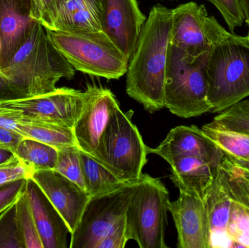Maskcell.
Here are the masks:
<instances>
[{"mask_svg":"<svg viewBox=\"0 0 249 248\" xmlns=\"http://www.w3.org/2000/svg\"><path fill=\"white\" fill-rule=\"evenodd\" d=\"M31 179L65 220L71 234L90 199L89 194L55 170H35Z\"/></svg>","mask_w":249,"mask_h":248,"instance_id":"cell-13","label":"cell"},{"mask_svg":"<svg viewBox=\"0 0 249 248\" xmlns=\"http://www.w3.org/2000/svg\"><path fill=\"white\" fill-rule=\"evenodd\" d=\"M211 112L218 113L249 96V39L231 32L206 64Z\"/></svg>","mask_w":249,"mask_h":248,"instance_id":"cell-3","label":"cell"},{"mask_svg":"<svg viewBox=\"0 0 249 248\" xmlns=\"http://www.w3.org/2000/svg\"><path fill=\"white\" fill-rule=\"evenodd\" d=\"M15 154L34 172L39 170H54L58 160L57 149L31 138H23L19 143Z\"/></svg>","mask_w":249,"mask_h":248,"instance_id":"cell-23","label":"cell"},{"mask_svg":"<svg viewBox=\"0 0 249 248\" xmlns=\"http://www.w3.org/2000/svg\"><path fill=\"white\" fill-rule=\"evenodd\" d=\"M80 157L86 192L90 197L111 192L126 183L121 182L105 166L81 150Z\"/></svg>","mask_w":249,"mask_h":248,"instance_id":"cell-22","label":"cell"},{"mask_svg":"<svg viewBox=\"0 0 249 248\" xmlns=\"http://www.w3.org/2000/svg\"><path fill=\"white\" fill-rule=\"evenodd\" d=\"M16 157V154L10 150L0 148V165L10 161Z\"/></svg>","mask_w":249,"mask_h":248,"instance_id":"cell-38","label":"cell"},{"mask_svg":"<svg viewBox=\"0 0 249 248\" xmlns=\"http://www.w3.org/2000/svg\"><path fill=\"white\" fill-rule=\"evenodd\" d=\"M34 171L17 157L4 164L0 165V186L32 178Z\"/></svg>","mask_w":249,"mask_h":248,"instance_id":"cell-32","label":"cell"},{"mask_svg":"<svg viewBox=\"0 0 249 248\" xmlns=\"http://www.w3.org/2000/svg\"><path fill=\"white\" fill-rule=\"evenodd\" d=\"M230 33L203 4L190 1L172 9L171 44L190 56H209Z\"/></svg>","mask_w":249,"mask_h":248,"instance_id":"cell-9","label":"cell"},{"mask_svg":"<svg viewBox=\"0 0 249 248\" xmlns=\"http://www.w3.org/2000/svg\"><path fill=\"white\" fill-rule=\"evenodd\" d=\"M137 0H99V21L106 33L130 60L146 21Z\"/></svg>","mask_w":249,"mask_h":248,"instance_id":"cell-12","label":"cell"},{"mask_svg":"<svg viewBox=\"0 0 249 248\" xmlns=\"http://www.w3.org/2000/svg\"><path fill=\"white\" fill-rule=\"evenodd\" d=\"M26 190L43 248H70V228L61 214L31 179L27 180Z\"/></svg>","mask_w":249,"mask_h":248,"instance_id":"cell-19","label":"cell"},{"mask_svg":"<svg viewBox=\"0 0 249 248\" xmlns=\"http://www.w3.org/2000/svg\"><path fill=\"white\" fill-rule=\"evenodd\" d=\"M219 10L231 32L245 21L241 0H208Z\"/></svg>","mask_w":249,"mask_h":248,"instance_id":"cell-31","label":"cell"},{"mask_svg":"<svg viewBox=\"0 0 249 248\" xmlns=\"http://www.w3.org/2000/svg\"><path fill=\"white\" fill-rule=\"evenodd\" d=\"M172 10L157 4L142 28L129 60L126 93L150 113L164 107V87L171 45Z\"/></svg>","mask_w":249,"mask_h":248,"instance_id":"cell-2","label":"cell"},{"mask_svg":"<svg viewBox=\"0 0 249 248\" xmlns=\"http://www.w3.org/2000/svg\"><path fill=\"white\" fill-rule=\"evenodd\" d=\"M210 124L221 129L249 135V100H241L222 111Z\"/></svg>","mask_w":249,"mask_h":248,"instance_id":"cell-26","label":"cell"},{"mask_svg":"<svg viewBox=\"0 0 249 248\" xmlns=\"http://www.w3.org/2000/svg\"><path fill=\"white\" fill-rule=\"evenodd\" d=\"M136 183L90 197L77 227L71 234L70 248H97L101 240L125 217Z\"/></svg>","mask_w":249,"mask_h":248,"instance_id":"cell-8","label":"cell"},{"mask_svg":"<svg viewBox=\"0 0 249 248\" xmlns=\"http://www.w3.org/2000/svg\"><path fill=\"white\" fill-rule=\"evenodd\" d=\"M31 0H0V68L26 42L38 20L31 16Z\"/></svg>","mask_w":249,"mask_h":248,"instance_id":"cell-17","label":"cell"},{"mask_svg":"<svg viewBox=\"0 0 249 248\" xmlns=\"http://www.w3.org/2000/svg\"><path fill=\"white\" fill-rule=\"evenodd\" d=\"M133 111L118 106L92 156L124 183H136L147 163L148 147L132 122Z\"/></svg>","mask_w":249,"mask_h":248,"instance_id":"cell-6","label":"cell"},{"mask_svg":"<svg viewBox=\"0 0 249 248\" xmlns=\"http://www.w3.org/2000/svg\"><path fill=\"white\" fill-rule=\"evenodd\" d=\"M16 204L18 222L25 248H43L26 189Z\"/></svg>","mask_w":249,"mask_h":248,"instance_id":"cell-25","label":"cell"},{"mask_svg":"<svg viewBox=\"0 0 249 248\" xmlns=\"http://www.w3.org/2000/svg\"><path fill=\"white\" fill-rule=\"evenodd\" d=\"M128 239L126 235L125 217L98 245L97 248H124Z\"/></svg>","mask_w":249,"mask_h":248,"instance_id":"cell-34","label":"cell"},{"mask_svg":"<svg viewBox=\"0 0 249 248\" xmlns=\"http://www.w3.org/2000/svg\"><path fill=\"white\" fill-rule=\"evenodd\" d=\"M0 126L13 130L23 138H31L57 149L77 146L73 128L18 115H0Z\"/></svg>","mask_w":249,"mask_h":248,"instance_id":"cell-21","label":"cell"},{"mask_svg":"<svg viewBox=\"0 0 249 248\" xmlns=\"http://www.w3.org/2000/svg\"><path fill=\"white\" fill-rule=\"evenodd\" d=\"M27 179H20L0 186V214L17 202L26 187Z\"/></svg>","mask_w":249,"mask_h":248,"instance_id":"cell-33","label":"cell"},{"mask_svg":"<svg viewBox=\"0 0 249 248\" xmlns=\"http://www.w3.org/2000/svg\"><path fill=\"white\" fill-rule=\"evenodd\" d=\"M85 101V92L60 87L46 94L0 100V115H18L73 128Z\"/></svg>","mask_w":249,"mask_h":248,"instance_id":"cell-10","label":"cell"},{"mask_svg":"<svg viewBox=\"0 0 249 248\" xmlns=\"http://www.w3.org/2000/svg\"><path fill=\"white\" fill-rule=\"evenodd\" d=\"M47 32L58 52L74 70L107 80H118L127 72L128 60L102 30Z\"/></svg>","mask_w":249,"mask_h":248,"instance_id":"cell-4","label":"cell"},{"mask_svg":"<svg viewBox=\"0 0 249 248\" xmlns=\"http://www.w3.org/2000/svg\"><path fill=\"white\" fill-rule=\"evenodd\" d=\"M148 153L160 156L168 164L181 157H201L221 164L225 156L223 151L196 125L173 128L158 147H148Z\"/></svg>","mask_w":249,"mask_h":248,"instance_id":"cell-15","label":"cell"},{"mask_svg":"<svg viewBox=\"0 0 249 248\" xmlns=\"http://www.w3.org/2000/svg\"><path fill=\"white\" fill-rule=\"evenodd\" d=\"M39 22L50 31H101L99 0H55Z\"/></svg>","mask_w":249,"mask_h":248,"instance_id":"cell-16","label":"cell"},{"mask_svg":"<svg viewBox=\"0 0 249 248\" xmlns=\"http://www.w3.org/2000/svg\"><path fill=\"white\" fill-rule=\"evenodd\" d=\"M224 159L228 163L233 166L235 168L238 169L240 171L242 172L244 174L249 176V159L248 160H237V159L231 158L228 156H224Z\"/></svg>","mask_w":249,"mask_h":248,"instance_id":"cell-37","label":"cell"},{"mask_svg":"<svg viewBox=\"0 0 249 248\" xmlns=\"http://www.w3.org/2000/svg\"><path fill=\"white\" fill-rule=\"evenodd\" d=\"M171 180L179 192L204 199L221 164L198 157H181L173 160Z\"/></svg>","mask_w":249,"mask_h":248,"instance_id":"cell-20","label":"cell"},{"mask_svg":"<svg viewBox=\"0 0 249 248\" xmlns=\"http://www.w3.org/2000/svg\"><path fill=\"white\" fill-rule=\"evenodd\" d=\"M209 56L194 58L170 45L164 87V107L171 113L187 119L211 112L206 71Z\"/></svg>","mask_w":249,"mask_h":248,"instance_id":"cell-5","label":"cell"},{"mask_svg":"<svg viewBox=\"0 0 249 248\" xmlns=\"http://www.w3.org/2000/svg\"><path fill=\"white\" fill-rule=\"evenodd\" d=\"M84 92V104L73 131L78 148L92 157L111 116L120 105L109 89L89 84Z\"/></svg>","mask_w":249,"mask_h":248,"instance_id":"cell-11","label":"cell"},{"mask_svg":"<svg viewBox=\"0 0 249 248\" xmlns=\"http://www.w3.org/2000/svg\"><path fill=\"white\" fill-rule=\"evenodd\" d=\"M242 5L243 11H244V18L249 28L248 35L247 37L249 39V0H241Z\"/></svg>","mask_w":249,"mask_h":248,"instance_id":"cell-39","label":"cell"},{"mask_svg":"<svg viewBox=\"0 0 249 248\" xmlns=\"http://www.w3.org/2000/svg\"><path fill=\"white\" fill-rule=\"evenodd\" d=\"M169 193L159 179L142 173L125 214L126 235L141 248H167Z\"/></svg>","mask_w":249,"mask_h":248,"instance_id":"cell-7","label":"cell"},{"mask_svg":"<svg viewBox=\"0 0 249 248\" xmlns=\"http://www.w3.org/2000/svg\"><path fill=\"white\" fill-rule=\"evenodd\" d=\"M54 170L86 191L80 149L77 146H69L58 150V160Z\"/></svg>","mask_w":249,"mask_h":248,"instance_id":"cell-27","label":"cell"},{"mask_svg":"<svg viewBox=\"0 0 249 248\" xmlns=\"http://www.w3.org/2000/svg\"><path fill=\"white\" fill-rule=\"evenodd\" d=\"M228 233L233 248H249V207L235 199Z\"/></svg>","mask_w":249,"mask_h":248,"instance_id":"cell-28","label":"cell"},{"mask_svg":"<svg viewBox=\"0 0 249 248\" xmlns=\"http://www.w3.org/2000/svg\"><path fill=\"white\" fill-rule=\"evenodd\" d=\"M221 167L226 175L232 199L249 207V176L231 165L224 157Z\"/></svg>","mask_w":249,"mask_h":248,"instance_id":"cell-30","label":"cell"},{"mask_svg":"<svg viewBox=\"0 0 249 248\" xmlns=\"http://www.w3.org/2000/svg\"><path fill=\"white\" fill-rule=\"evenodd\" d=\"M23 138H24L16 131L0 126V148L10 150L15 154Z\"/></svg>","mask_w":249,"mask_h":248,"instance_id":"cell-35","label":"cell"},{"mask_svg":"<svg viewBox=\"0 0 249 248\" xmlns=\"http://www.w3.org/2000/svg\"><path fill=\"white\" fill-rule=\"evenodd\" d=\"M209 226V248H233L228 233L233 199L222 167L203 199Z\"/></svg>","mask_w":249,"mask_h":248,"instance_id":"cell-18","label":"cell"},{"mask_svg":"<svg viewBox=\"0 0 249 248\" xmlns=\"http://www.w3.org/2000/svg\"><path fill=\"white\" fill-rule=\"evenodd\" d=\"M74 68L36 21L26 42L0 68V100L25 99L56 90L61 79L74 78Z\"/></svg>","mask_w":249,"mask_h":248,"instance_id":"cell-1","label":"cell"},{"mask_svg":"<svg viewBox=\"0 0 249 248\" xmlns=\"http://www.w3.org/2000/svg\"><path fill=\"white\" fill-rule=\"evenodd\" d=\"M201 129L225 155L237 160L249 159V134L221 129L210 123L203 125Z\"/></svg>","mask_w":249,"mask_h":248,"instance_id":"cell-24","label":"cell"},{"mask_svg":"<svg viewBox=\"0 0 249 248\" xmlns=\"http://www.w3.org/2000/svg\"><path fill=\"white\" fill-rule=\"evenodd\" d=\"M55 0H31V16L32 18L39 21L47 9Z\"/></svg>","mask_w":249,"mask_h":248,"instance_id":"cell-36","label":"cell"},{"mask_svg":"<svg viewBox=\"0 0 249 248\" xmlns=\"http://www.w3.org/2000/svg\"><path fill=\"white\" fill-rule=\"evenodd\" d=\"M16 203L0 214V248H25Z\"/></svg>","mask_w":249,"mask_h":248,"instance_id":"cell-29","label":"cell"},{"mask_svg":"<svg viewBox=\"0 0 249 248\" xmlns=\"http://www.w3.org/2000/svg\"><path fill=\"white\" fill-rule=\"evenodd\" d=\"M178 233V248H209V226L203 199L179 192L177 200L169 202Z\"/></svg>","mask_w":249,"mask_h":248,"instance_id":"cell-14","label":"cell"}]
</instances>
